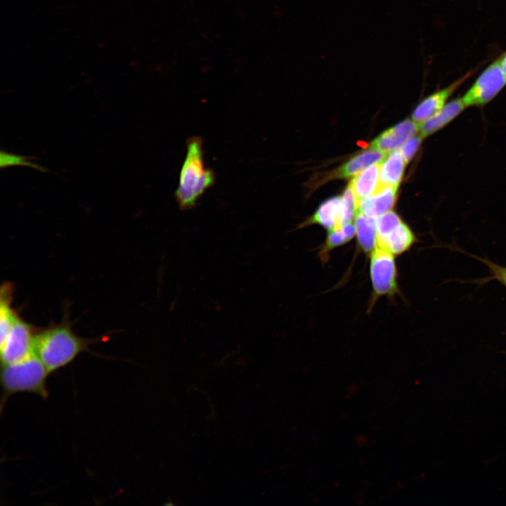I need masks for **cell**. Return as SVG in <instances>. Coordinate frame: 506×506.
I'll list each match as a JSON object with an SVG mask.
<instances>
[{
	"label": "cell",
	"instance_id": "3957f363",
	"mask_svg": "<svg viewBox=\"0 0 506 506\" xmlns=\"http://www.w3.org/2000/svg\"><path fill=\"white\" fill-rule=\"evenodd\" d=\"M50 374L34 353L19 361L1 365V410L7 400L15 394L30 393L46 399L48 396L46 382Z\"/></svg>",
	"mask_w": 506,
	"mask_h": 506
},
{
	"label": "cell",
	"instance_id": "7a4b0ae2",
	"mask_svg": "<svg viewBox=\"0 0 506 506\" xmlns=\"http://www.w3.org/2000/svg\"><path fill=\"white\" fill-rule=\"evenodd\" d=\"M214 180L213 171L204 165L202 139L198 136L190 138L175 192L180 209L187 210L194 207L205 191L214 183Z\"/></svg>",
	"mask_w": 506,
	"mask_h": 506
},
{
	"label": "cell",
	"instance_id": "5b68a950",
	"mask_svg": "<svg viewBox=\"0 0 506 506\" xmlns=\"http://www.w3.org/2000/svg\"><path fill=\"white\" fill-rule=\"evenodd\" d=\"M36 333L33 326L18 316L6 336L0 341L1 365L19 361L33 353Z\"/></svg>",
	"mask_w": 506,
	"mask_h": 506
},
{
	"label": "cell",
	"instance_id": "30bf717a",
	"mask_svg": "<svg viewBox=\"0 0 506 506\" xmlns=\"http://www.w3.org/2000/svg\"><path fill=\"white\" fill-rule=\"evenodd\" d=\"M466 108L462 98L448 102L439 111L420 124L419 134L425 138L441 129Z\"/></svg>",
	"mask_w": 506,
	"mask_h": 506
},
{
	"label": "cell",
	"instance_id": "8fae6325",
	"mask_svg": "<svg viewBox=\"0 0 506 506\" xmlns=\"http://www.w3.org/2000/svg\"><path fill=\"white\" fill-rule=\"evenodd\" d=\"M416 241V236L411 228L402 221L384 238L376 240L375 245L387 249L394 256H397L408 251Z\"/></svg>",
	"mask_w": 506,
	"mask_h": 506
},
{
	"label": "cell",
	"instance_id": "9c48e42d",
	"mask_svg": "<svg viewBox=\"0 0 506 506\" xmlns=\"http://www.w3.org/2000/svg\"><path fill=\"white\" fill-rule=\"evenodd\" d=\"M397 189L396 186L379 185L374 193L358 202L357 212L377 219L391 211L395 203Z\"/></svg>",
	"mask_w": 506,
	"mask_h": 506
},
{
	"label": "cell",
	"instance_id": "6da1fadb",
	"mask_svg": "<svg viewBox=\"0 0 506 506\" xmlns=\"http://www.w3.org/2000/svg\"><path fill=\"white\" fill-rule=\"evenodd\" d=\"M95 342L77 335L69 323L63 321L37 332L33 351L52 373L71 363Z\"/></svg>",
	"mask_w": 506,
	"mask_h": 506
},
{
	"label": "cell",
	"instance_id": "4fadbf2b",
	"mask_svg": "<svg viewBox=\"0 0 506 506\" xmlns=\"http://www.w3.org/2000/svg\"><path fill=\"white\" fill-rule=\"evenodd\" d=\"M380 163L374 164L360 173L351 181V188L358 202L374 193L379 186Z\"/></svg>",
	"mask_w": 506,
	"mask_h": 506
},
{
	"label": "cell",
	"instance_id": "603a6c76",
	"mask_svg": "<svg viewBox=\"0 0 506 506\" xmlns=\"http://www.w3.org/2000/svg\"><path fill=\"white\" fill-rule=\"evenodd\" d=\"M500 65L502 67V69L503 70V72L506 77V52L502 54L500 57H499Z\"/></svg>",
	"mask_w": 506,
	"mask_h": 506
},
{
	"label": "cell",
	"instance_id": "9a60e30c",
	"mask_svg": "<svg viewBox=\"0 0 506 506\" xmlns=\"http://www.w3.org/2000/svg\"><path fill=\"white\" fill-rule=\"evenodd\" d=\"M406 164L400 150L396 149L387 155L380 162L379 185L398 187Z\"/></svg>",
	"mask_w": 506,
	"mask_h": 506
},
{
	"label": "cell",
	"instance_id": "52a82bcc",
	"mask_svg": "<svg viewBox=\"0 0 506 506\" xmlns=\"http://www.w3.org/2000/svg\"><path fill=\"white\" fill-rule=\"evenodd\" d=\"M473 72V71L467 72L448 86L433 93L422 100L414 110L412 114V119L420 124L436 114L448 103L449 98L472 76Z\"/></svg>",
	"mask_w": 506,
	"mask_h": 506
},
{
	"label": "cell",
	"instance_id": "ffe728a7",
	"mask_svg": "<svg viewBox=\"0 0 506 506\" xmlns=\"http://www.w3.org/2000/svg\"><path fill=\"white\" fill-rule=\"evenodd\" d=\"M402 221L400 216L392 211L377 217L376 219L377 240L384 238Z\"/></svg>",
	"mask_w": 506,
	"mask_h": 506
},
{
	"label": "cell",
	"instance_id": "7402d4cb",
	"mask_svg": "<svg viewBox=\"0 0 506 506\" xmlns=\"http://www.w3.org/2000/svg\"><path fill=\"white\" fill-rule=\"evenodd\" d=\"M472 257L477 259L484 263L491 273L490 279H495L506 287V266L498 265L487 259L481 258L472 255Z\"/></svg>",
	"mask_w": 506,
	"mask_h": 506
},
{
	"label": "cell",
	"instance_id": "e0dca14e",
	"mask_svg": "<svg viewBox=\"0 0 506 506\" xmlns=\"http://www.w3.org/2000/svg\"><path fill=\"white\" fill-rule=\"evenodd\" d=\"M355 235L356 229L352 221L344 223L341 228L328 230L325 242L319 252L321 260L326 261L332 249L349 242Z\"/></svg>",
	"mask_w": 506,
	"mask_h": 506
},
{
	"label": "cell",
	"instance_id": "277c9868",
	"mask_svg": "<svg viewBox=\"0 0 506 506\" xmlns=\"http://www.w3.org/2000/svg\"><path fill=\"white\" fill-rule=\"evenodd\" d=\"M369 255L370 276L372 287L371 305L382 296H394L398 292V287L395 256L377 245Z\"/></svg>",
	"mask_w": 506,
	"mask_h": 506
},
{
	"label": "cell",
	"instance_id": "ba28073f",
	"mask_svg": "<svg viewBox=\"0 0 506 506\" xmlns=\"http://www.w3.org/2000/svg\"><path fill=\"white\" fill-rule=\"evenodd\" d=\"M420 124L413 119H406L387 129L370 143V148L385 153L391 152L419 132Z\"/></svg>",
	"mask_w": 506,
	"mask_h": 506
},
{
	"label": "cell",
	"instance_id": "5bb4252c",
	"mask_svg": "<svg viewBox=\"0 0 506 506\" xmlns=\"http://www.w3.org/2000/svg\"><path fill=\"white\" fill-rule=\"evenodd\" d=\"M387 155V153L372 148L359 153L341 167L335 174V177L349 178L356 175L365 168L380 163Z\"/></svg>",
	"mask_w": 506,
	"mask_h": 506
},
{
	"label": "cell",
	"instance_id": "ac0fdd59",
	"mask_svg": "<svg viewBox=\"0 0 506 506\" xmlns=\"http://www.w3.org/2000/svg\"><path fill=\"white\" fill-rule=\"evenodd\" d=\"M12 286L4 283L1 287L0 337L3 339L18 316L11 306Z\"/></svg>",
	"mask_w": 506,
	"mask_h": 506
},
{
	"label": "cell",
	"instance_id": "7c38bea8",
	"mask_svg": "<svg viewBox=\"0 0 506 506\" xmlns=\"http://www.w3.org/2000/svg\"><path fill=\"white\" fill-rule=\"evenodd\" d=\"M341 197H334L323 202L314 214L303 223L299 228L311 224H318L327 231L334 228H341L339 224V209Z\"/></svg>",
	"mask_w": 506,
	"mask_h": 506
},
{
	"label": "cell",
	"instance_id": "2e32d148",
	"mask_svg": "<svg viewBox=\"0 0 506 506\" xmlns=\"http://www.w3.org/2000/svg\"><path fill=\"white\" fill-rule=\"evenodd\" d=\"M354 226L359 249L370 254L376 244V219L357 212L354 217Z\"/></svg>",
	"mask_w": 506,
	"mask_h": 506
},
{
	"label": "cell",
	"instance_id": "44dd1931",
	"mask_svg": "<svg viewBox=\"0 0 506 506\" xmlns=\"http://www.w3.org/2000/svg\"><path fill=\"white\" fill-rule=\"evenodd\" d=\"M423 137L421 135H415L406 141L400 148V151L405 162L407 164L417 151Z\"/></svg>",
	"mask_w": 506,
	"mask_h": 506
},
{
	"label": "cell",
	"instance_id": "8992f818",
	"mask_svg": "<svg viewBox=\"0 0 506 506\" xmlns=\"http://www.w3.org/2000/svg\"><path fill=\"white\" fill-rule=\"evenodd\" d=\"M506 85L499 58L489 65L462 97L466 107L481 106L492 100Z\"/></svg>",
	"mask_w": 506,
	"mask_h": 506
},
{
	"label": "cell",
	"instance_id": "d6986e66",
	"mask_svg": "<svg viewBox=\"0 0 506 506\" xmlns=\"http://www.w3.org/2000/svg\"><path fill=\"white\" fill-rule=\"evenodd\" d=\"M0 152L1 169L13 166H22L28 167L41 172H48L45 167L32 162L33 160L37 159L36 157L10 153L4 150Z\"/></svg>",
	"mask_w": 506,
	"mask_h": 506
}]
</instances>
